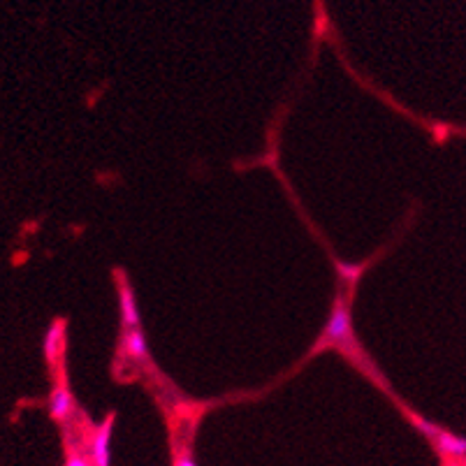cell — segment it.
Masks as SVG:
<instances>
[{"instance_id": "obj_8", "label": "cell", "mask_w": 466, "mask_h": 466, "mask_svg": "<svg viewBox=\"0 0 466 466\" xmlns=\"http://www.w3.org/2000/svg\"><path fill=\"white\" fill-rule=\"evenodd\" d=\"M63 466H93L91 457L86 452H79V450H70V455L65 457Z\"/></svg>"}, {"instance_id": "obj_9", "label": "cell", "mask_w": 466, "mask_h": 466, "mask_svg": "<svg viewBox=\"0 0 466 466\" xmlns=\"http://www.w3.org/2000/svg\"><path fill=\"white\" fill-rule=\"evenodd\" d=\"M174 466H198V462H195L188 452H183V455H179V457H176Z\"/></svg>"}, {"instance_id": "obj_7", "label": "cell", "mask_w": 466, "mask_h": 466, "mask_svg": "<svg viewBox=\"0 0 466 466\" xmlns=\"http://www.w3.org/2000/svg\"><path fill=\"white\" fill-rule=\"evenodd\" d=\"M121 348H123L128 358H133L137 362L148 360V341H146V334L142 328L126 330L123 339H121Z\"/></svg>"}, {"instance_id": "obj_1", "label": "cell", "mask_w": 466, "mask_h": 466, "mask_svg": "<svg viewBox=\"0 0 466 466\" xmlns=\"http://www.w3.org/2000/svg\"><path fill=\"white\" fill-rule=\"evenodd\" d=\"M325 346H334V348H341L343 353H348L350 358L360 355V348H358V341H355V332H353V313H350V302L346 293H339L337 300H334L332 306V315L325 330L318 339V348Z\"/></svg>"}, {"instance_id": "obj_5", "label": "cell", "mask_w": 466, "mask_h": 466, "mask_svg": "<svg viewBox=\"0 0 466 466\" xmlns=\"http://www.w3.org/2000/svg\"><path fill=\"white\" fill-rule=\"evenodd\" d=\"M118 313H121V325L126 330H133L142 325V318H139V306L135 300V290L128 283L118 285Z\"/></svg>"}, {"instance_id": "obj_4", "label": "cell", "mask_w": 466, "mask_h": 466, "mask_svg": "<svg viewBox=\"0 0 466 466\" xmlns=\"http://www.w3.org/2000/svg\"><path fill=\"white\" fill-rule=\"evenodd\" d=\"M77 413V402L70 392V388L65 383H56V388L49 395V415L56 422H65L72 420V415Z\"/></svg>"}, {"instance_id": "obj_3", "label": "cell", "mask_w": 466, "mask_h": 466, "mask_svg": "<svg viewBox=\"0 0 466 466\" xmlns=\"http://www.w3.org/2000/svg\"><path fill=\"white\" fill-rule=\"evenodd\" d=\"M111 434H114V415L100 425L88 441V457L93 466H111Z\"/></svg>"}, {"instance_id": "obj_2", "label": "cell", "mask_w": 466, "mask_h": 466, "mask_svg": "<svg viewBox=\"0 0 466 466\" xmlns=\"http://www.w3.org/2000/svg\"><path fill=\"white\" fill-rule=\"evenodd\" d=\"M415 425H417V430L425 432L427 439L434 441L436 450L445 455V457H457V460L466 457V439H462V436L443 432V430H439V427H434L432 422L422 420V417H415Z\"/></svg>"}, {"instance_id": "obj_6", "label": "cell", "mask_w": 466, "mask_h": 466, "mask_svg": "<svg viewBox=\"0 0 466 466\" xmlns=\"http://www.w3.org/2000/svg\"><path fill=\"white\" fill-rule=\"evenodd\" d=\"M63 350H65V325L59 320L44 334V358L49 362V367L59 365V360L63 358Z\"/></svg>"}]
</instances>
